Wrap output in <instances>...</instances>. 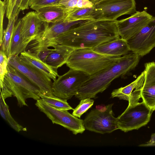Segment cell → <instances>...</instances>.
I'll list each match as a JSON object with an SVG mask.
<instances>
[{
	"mask_svg": "<svg viewBox=\"0 0 155 155\" xmlns=\"http://www.w3.org/2000/svg\"><path fill=\"white\" fill-rule=\"evenodd\" d=\"M119 37L116 20H91L59 35L49 47L62 44L74 49H92Z\"/></svg>",
	"mask_w": 155,
	"mask_h": 155,
	"instance_id": "obj_1",
	"label": "cell"
},
{
	"mask_svg": "<svg viewBox=\"0 0 155 155\" xmlns=\"http://www.w3.org/2000/svg\"><path fill=\"white\" fill-rule=\"evenodd\" d=\"M140 56L133 52L119 57L113 64L91 76L78 90L75 97L79 100L95 98L105 90L115 79L125 75L138 64Z\"/></svg>",
	"mask_w": 155,
	"mask_h": 155,
	"instance_id": "obj_2",
	"label": "cell"
},
{
	"mask_svg": "<svg viewBox=\"0 0 155 155\" xmlns=\"http://www.w3.org/2000/svg\"><path fill=\"white\" fill-rule=\"evenodd\" d=\"M119 57L105 55L91 48H77L74 49L66 64L70 69L91 76L111 65Z\"/></svg>",
	"mask_w": 155,
	"mask_h": 155,
	"instance_id": "obj_3",
	"label": "cell"
},
{
	"mask_svg": "<svg viewBox=\"0 0 155 155\" xmlns=\"http://www.w3.org/2000/svg\"><path fill=\"white\" fill-rule=\"evenodd\" d=\"M7 69L2 84L15 97L18 107L28 106L25 102L27 99L31 98L36 101L40 99L39 94L41 92L37 86L8 64Z\"/></svg>",
	"mask_w": 155,
	"mask_h": 155,
	"instance_id": "obj_4",
	"label": "cell"
},
{
	"mask_svg": "<svg viewBox=\"0 0 155 155\" xmlns=\"http://www.w3.org/2000/svg\"><path fill=\"white\" fill-rule=\"evenodd\" d=\"M89 20L68 21L64 20L50 25L44 22V29L28 45V50L38 54L40 52L48 49L51 42L59 35Z\"/></svg>",
	"mask_w": 155,
	"mask_h": 155,
	"instance_id": "obj_5",
	"label": "cell"
},
{
	"mask_svg": "<svg viewBox=\"0 0 155 155\" xmlns=\"http://www.w3.org/2000/svg\"><path fill=\"white\" fill-rule=\"evenodd\" d=\"M90 75L80 71L70 69L66 73L59 75L53 82L54 96L68 100L75 95Z\"/></svg>",
	"mask_w": 155,
	"mask_h": 155,
	"instance_id": "obj_6",
	"label": "cell"
},
{
	"mask_svg": "<svg viewBox=\"0 0 155 155\" xmlns=\"http://www.w3.org/2000/svg\"><path fill=\"white\" fill-rule=\"evenodd\" d=\"M153 111L143 101L128 106L117 117L118 129L126 132L139 129L149 122Z\"/></svg>",
	"mask_w": 155,
	"mask_h": 155,
	"instance_id": "obj_7",
	"label": "cell"
},
{
	"mask_svg": "<svg viewBox=\"0 0 155 155\" xmlns=\"http://www.w3.org/2000/svg\"><path fill=\"white\" fill-rule=\"evenodd\" d=\"M35 105L53 124L63 127L75 135L82 134L85 131L84 120L71 114L67 110L55 108L45 103L41 99L36 101Z\"/></svg>",
	"mask_w": 155,
	"mask_h": 155,
	"instance_id": "obj_8",
	"label": "cell"
},
{
	"mask_svg": "<svg viewBox=\"0 0 155 155\" xmlns=\"http://www.w3.org/2000/svg\"><path fill=\"white\" fill-rule=\"evenodd\" d=\"M113 104L106 105L107 110L101 111L92 110L84 120L85 129L101 134L110 133L118 129L117 118L114 116Z\"/></svg>",
	"mask_w": 155,
	"mask_h": 155,
	"instance_id": "obj_9",
	"label": "cell"
},
{
	"mask_svg": "<svg viewBox=\"0 0 155 155\" xmlns=\"http://www.w3.org/2000/svg\"><path fill=\"white\" fill-rule=\"evenodd\" d=\"M8 64L37 86L41 94L48 96L54 95L51 79L45 73L29 64L18 55L8 58Z\"/></svg>",
	"mask_w": 155,
	"mask_h": 155,
	"instance_id": "obj_10",
	"label": "cell"
},
{
	"mask_svg": "<svg viewBox=\"0 0 155 155\" xmlns=\"http://www.w3.org/2000/svg\"><path fill=\"white\" fill-rule=\"evenodd\" d=\"M136 5L135 0H104L93 5L99 15L97 21H109L134 14L137 11Z\"/></svg>",
	"mask_w": 155,
	"mask_h": 155,
	"instance_id": "obj_11",
	"label": "cell"
},
{
	"mask_svg": "<svg viewBox=\"0 0 155 155\" xmlns=\"http://www.w3.org/2000/svg\"><path fill=\"white\" fill-rule=\"evenodd\" d=\"M130 51L144 56L155 47V16L136 35L127 41Z\"/></svg>",
	"mask_w": 155,
	"mask_h": 155,
	"instance_id": "obj_12",
	"label": "cell"
},
{
	"mask_svg": "<svg viewBox=\"0 0 155 155\" xmlns=\"http://www.w3.org/2000/svg\"><path fill=\"white\" fill-rule=\"evenodd\" d=\"M153 16L146 11H137L129 17L116 22L120 37L127 41L138 33L152 20Z\"/></svg>",
	"mask_w": 155,
	"mask_h": 155,
	"instance_id": "obj_13",
	"label": "cell"
},
{
	"mask_svg": "<svg viewBox=\"0 0 155 155\" xmlns=\"http://www.w3.org/2000/svg\"><path fill=\"white\" fill-rule=\"evenodd\" d=\"M21 34L23 42L27 47L44 28V22L40 18L37 12H28L21 19Z\"/></svg>",
	"mask_w": 155,
	"mask_h": 155,
	"instance_id": "obj_14",
	"label": "cell"
},
{
	"mask_svg": "<svg viewBox=\"0 0 155 155\" xmlns=\"http://www.w3.org/2000/svg\"><path fill=\"white\" fill-rule=\"evenodd\" d=\"M145 80V73L142 72L136 79L128 85L114 90L111 93L112 98L128 101V106L139 103L141 97V91Z\"/></svg>",
	"mask_w": 155,
	"mask_h": 155,
	"instance_id": "obj_15",
	"label": "cell"
},
{
	"mask_svg": "<svg viewBox=\"0 0 155 155\" xmlns=\"http://www.w3.org/2000/svg\"><path fill=\"white\" fill-rule=\"evenodd\" d=\"M145 80L141 91L143 101L153 111L155 110V62L145 64Z\"/></svg>",
	"mask_w": 155,
	"mask_h": 155,
	"instance_id": "obj_16",
	"label": "cell"
},
{
	"mask_svg": "<svg viewBox=\"0 0 155 155\" xmlns=\"http://www.w3.org/2000/svg\"><path fill=\"white\" fill-rule=\"evenodd\" d=\"M92 49L104 55L114 57L124 56L131 51L127 41L120 37L101 44Z\"/></svg>",
	"mask_w": 155,
	"mask_h": 155,
	"instance_id": "obj_17",
	"label": "cell"
},
{
	"mask_svg": "<svg viewBox=\"0 0 155 155\" xmlns=\"http://www.w3.org/2000/svg\"><path fill=\"white\" fill-rule=\"evenodd\" d=\"M44 22L54 24L64 20L69 10L59 3L43 6L36 11Z\"/></svg>",
	"mask_w": 155,
	"mask_h": 155,
	"instance_id": "obj_18",
	"label": "cell"
},
{
	"mask_svg": "<svg viewBox=\"0 0 155 155\" xmlns=\"http://www.w3.org/2000/svg\"><path fill=\"white\" fill-rule=\"evenodd\" d=\"M19 56L29 64L42 71L53 81L59 75L56 68L42 61L38 55L33 52L25 50L20 54Z\"/></svg>",
	"mask_w": 155,
	"mask_h": 155,
	"instance_id": "obj_19",
	"label": "cell"
},
{
	"mask_svg": "<svg viewBox=\"0 0 155 155\" xmlns=\"http://www.w3.org/2000/svg\"><path fill=\"white\" fill-rule=\"evenodd\" d=\"M52 47L54 49L48 56L46 62L57 69L66 64L75 49L62 44H57Z\"/></svg>",
	"mask_w": 155,
	"mask_h": 155,
	"instance_id": "obj_20",
	"label": "cell"
},
{
	"mask_svg": "<svg viewBox=\"0 0 155 155\" xmlns=\"http://www.w3.org/2000/svg\"><path fill=\"white\" fill-rule=\"evenodd\" d=\"M21 20L20 19L16 23L11 37L8 58L14 55H18L26 50V47L24 44L21 34Z\"/></svg>",
	"mask_w": 155,
	"mask_h": 155,
	"instance_id": "obj_21",
	"label": "cell"
},
{
	"mask_svg": "<svg viewBox=\"0 0 155 155\" xmlns=\"http://www.w3.org/2000/svg\"><path fill=\"white\" fill-rule=\"evenodd\" d=\"M99 15L94 6L90 8H79L75 7L69 10L67 16L64 19L68 21L81 20H98Z\"/></svg>",
	"mask_w": 155,
	"mask_h": 155,
	"instance_id": "obj_22",
	"label": "cell"
},
{
	"mask_svg": "<svg viewBox=\"0 0 155 155\" xmlns=\"http://www.w3.org/2000/svg\"><path fill=\"white\" fill-rule=\"evenodd\" d=\"M19 10L15 15H12L8 19V23L6 29L4 30L2 44L0 46L2 50L7 56L8 58L9 53V46L13 28L20 13Z\"/></svg>",
	"mask_w": 155,
	"mask_h": 155,
	"instance_id": "obj_23",
	"label": "cell"
},
{
	"mask_svg": "<svg viewBox=\"0 0 155 155\" xmlns=\"http://www.w3.org/2000/svg\"><path fill=\"white\" fill-rule=\"evenodd\" d=\"M5 99L0 96V113L1 117L16 131L19 132L21 131H26V128L18 124L11 115L8 106L5 102Z\"/></svg>",
	"mask_w": 155,
	"mask_h": 155,
	"instance_id": "obj_24",
	"label": "cell"
},
{
	"mask_svg": "<svg viewBox=\"0 0 155 155\" xmlns=\"http://www.w3.org/2000/svg\"><path fill=\"white\" fill-rule=\"evenodd\" d=\"M39 95L45 103L55 108L67 110L74 109L67 102V100L61 98L54 95L47 96L41 93Z\"/></svg>",
	"mask_w": 155,
	"mask_h": 155,
	"instance_id": "obj_25",
	"label": "cell"
},
{
	"mask_svg": "<svg viewBox=\"0 0 155 155\" xmlns=\"http://www.w3.org/2000/svg\"><path fill=\"white\" fill-rule=\"evenodd\" d=\"M94 101L91 98H86L81 100L78 105L73 109L72 114L80 118L81 116L93 105Z\"/></svg>",
	"mask_w": 155,
	"mask_h": 155,
	"instance_id": "obj_26",
	"label": "cell"
},
{
	"mask_svg": "<svg viewBox=\"0 0 155 155\" xmlns=\"http://www.w3.org/2000/svg\"><path fill=\"white\" fill-rule=\"evenodd\" d=\"M8 58L5 53L1 49L0 52V86L3 84L5 74L7 72Z\"/></svg>",
	"mask_w": 155,
	"mask_h": 155,
	"instance_id": "obj_27",
	"label": "cell"
},
{
	"mask_svg": "<svg viewBox=\"0 0 155 155\" xmlns=\"http://www.w3.org/2000/svg\"><path fill=\"white\" fill-rule=\"evenodd\" d=\"M59 0H31L29 7L36 11L40 8L48 5L58 3Z\"/></svg>",
	"mask_w": 155,
	"mask_h": 155,
	"instance_id": "obj_28",
	"label": "cell"
},
{
	"mask_svg": "<svg viewBox=\"0 0 155 155\" xmlns=\"http://www.w3.org/2000/svg\"><path fill=\"white\" fill-rule=\"evenodd\" d=\"M6 5L5 1L0 0V45L2 44L4 30L3 23L5 14L6 13Z\"/></svg>",
	"mask_w": 155,
	"mask_h": 155,
	"instance_id": "obj_29",
	"label": "cell"
},
{
	"mask_svg": "<svg viewBox=\"0 0 155 155\" xmlns=\"http://www.w3.org/2000/svg\"><path fill=\"white\" fill-rule=\"evenodd\" d=\"M6 3V16L8 19L12 16L16 0H4Z\"/></svg>",
	"mask_w": 155,
	"mask_h": 155,
	"instance_id": "obj_30",
	"label": "cell"
},
{
	"mask_svg": "<svg viewBox=\"0 0 155 155\" xmlns=\"http://www.w3.org/2000/svg\"><path fill=\"white\" fill-rule=\"evenodd\" d=\"M78 0H61L58 3L69 10L76 7Z\"/></svg>",
	"mask_w": 155,
	"mask_h": 155,
	"instance_id": "obj_31",
	"label": "cell"
},
{
	"mask_svg": "<svg viewBox=\"0 0 155 155\" xmlns=\"http://www.w3.org/2000/svg\"><path fill=\"white\" fill-rule=\"evenodd\" d=\"M93 6V4L88 0H78L76 7L79 8H90Z\"/></svg>",
	"mask_w": 155,
	"mask_h": 155,
	"instance_id": "obj_32",
	"label": "cell"
},
{
	"mask_svg": "<svg viewBox=\"0 0 155 155\" xmlns=\"http://www.w3.org/2000/svg\"><path fill=\"white\" fill-rule=\"evenodd\" d=\"M52 50L48 48L40 52L37 55L42 61L46 62L47 58Z\"/></svg>",
	"mask_w": 155,
	"mask_h": 155,
	"instance_id": "obj_33",
	"label": "cell"
},
{
	"mask_svg": "<svg viewBox=\"0 0 155 155\" xmlns=\"http://www.w3.org/2000/svg\"><path fill=\"white\" fill-rule=\"evenodd\" d=\"M31 0H22L20 6L21 10L28 9L29 8V4Z\"/></svg>",
	"mask_w": 155,
	"mask_h": 155,
	"instance_id": "obj_34",
	"label": "cell"
},
{
	"mask_svg": "<svg viewBox=\"0 0 155 155\" xmlns=\"http://www.w3.org/2000/svg\"><path fill=\"white\" fill-rule=\"evenodd\" d=\"M22 1V0H16L12 15L16 14L21 9L19 7Z\"/></svg>",
	"mask_w": 155,
	"mask_h": 155,
	"instance_id": "obj_35",
	"label": "cell"
},
{
	"mask_svg": "<svg viewBox=\"0 0 155 155\" xmlns=\"http://www.w3.org/2000/svg\"><path fill=\"white\" fill-rule=\"evenodd\" d=\"M155 145V133L152 134L149 141L143 146H151Z\"/></svg>",
	"mask_w": 155,
	"mask_h": 155,
	"instance_id": "obj_36",
	"label": "cell"
},
{
	"mask_svg": "<svg viewBox=\"0 0 155 155\" xmlns=\"http://www.w3.org/2000/svg\"><path fill=\"white\" fill-rule=\"evenodd\" d=\"M95 108L99 111L103 112L107 110V106L101 104V105H96Z\"/></svg>",
	"mask_w": 155,
	"mask_h": 155,
	"instance_id": "obj_37",
	"label": "cell"
},
{
	"mask_svg": "<svg viewBox=\"0 0 155 155\" xmlns=\"http://www.w3.org/2000/svg\"><path fill=\"white\" fill-rule=\"evenodd\" d=\"M91 2L93 4H94L99 3L104 0H88Z\"/></svg>",
	"mask_w": 155,
	"mask_h": 155,
	"instance_id": "obj_38",
	"label": "cell"
},
{
	"mask_svg": "<svg viewBox=\"0 0 155 155\" xmlns=\"http://www.w3.org/2000/svg\"><path fill=\"white\" fill-rule=\"evenodd\" d=\"M61 0H59V1H58V3H59V2Z\"/></svg>",
	"mask_w": 155,
	"mask_h": 155,
	"instance_id": "obj_39",
	"label": "cell"
}]
</instances>
